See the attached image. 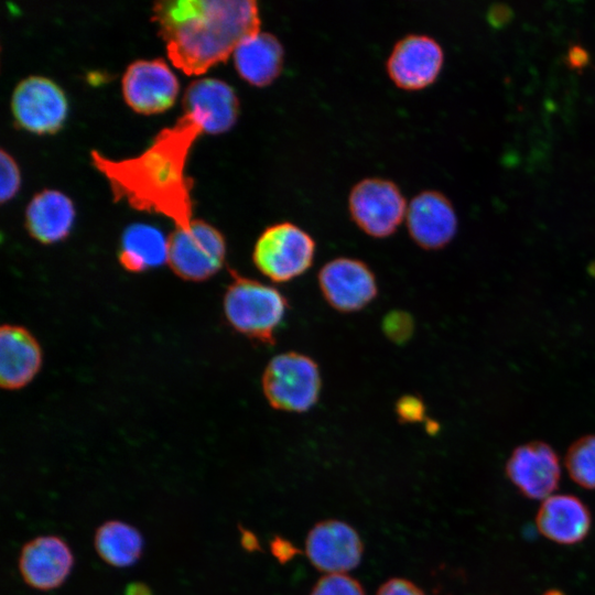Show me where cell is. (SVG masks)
I'll list each match as a JSON object with an SVG mask.
<instances>
[{
    "mask_svg": "<svg viewBox=\"0 0 595 595\" xmlns=\"http://www.w3.org/2000/svg\"><path fill=\"white\" fill-rule=\"evenodd\" d=\"M169 239L151 225L133 224L122 234L119 261L132 272L144 271L167 261Z\"/></svg>",
    "mask_w": 595,
    "mask_h": 595,
    "instance_id": "obj_21",
    "label": "cell"
},
{
    "mask_svg": "<svg viewBox=\"0 0 595 595\" xmlns=\"http://www.w3.org/2000/svg\"><path fill=\"white\" fill-rule=\"evenodd\" d=\"M396 413L401 422H422L425 420V405L419 397L403 396L396 403Z\"/></svg>",
    "mask_w": 595,
    "mask_h": 595,
    "instance_id": "obj_27",
    "label": "cell"
},
{
    "mask_svg": "<svg viewBox=\"0 0 595 595\" xmlns=\"http://www.w3.org/2000/svg\"><path fill=\"white\" fill-rule=\"evenodd\" d=\"M317 284L326 303L340 313H355L368 306L378 294L377 279L361 260L338 257L318 271Z\"/></svg>",
    "mask_w": 595,
    "mask_h": 595,
    "instance_id": "obj_9",
    "label": "cell"
},
{
    "mask_svg": "<svg viewBox=\"0 0 595 595\" xmlns=\"http://www.w3.org/2000/svg\"><path fill=\"white\" fill-rule=\"evenodd\" d=\"M413 320L404 312H392L383 321L386 335L393 342L407 340L413 332Z\"/></svg>",
    "mask_w": 595,
    "mask_h": 595,
    "instance_id": "obj_26",
    "label": "cell"
},
{
    "mask_svg": "<svg viewBox=\"0 0 595 595\" xmlns=\"http://www.w3.org/2000/svg\"><path fill=\"white\" fill-rule=\"evenodd\" d=\"M261 388L271 408L289 413L307 412L320 399L321 370L312 357L285 351L269 360L261 377Z\"/></svg>",
    "mask_w": 595,
    "mask_h": 595,
    "instance_id": "obj_4",
    "label": "cell"
},
{
    "mask_svg": "<svg viewBox=\"0 0 595 595\" xmlns=\"http://www.w3.org/2000/svg\"><path fill=\"white\" fill-rule=\"evenodd\" d=\"M542 595H565V593L558 588L547 589Z\"/></svg>",
    "mask_w": 595,
    "mask_h": 595,
    "instance_id": "obj_34",
    "label": "cell"
},
{
    "mask_svg": "<svg viewBox=\"0 0 595 595\" xmlns=\"http://www.w3.org/2000/svg\"><path fill=\"white\" fill-rule=\"evenodd\" d=\"M226 242L220 231L204 220H193L188 228H176L169 238L167 262L188 281H202L220 270Z\"/></svg>",
    "mask_w": 595,
    "mask_h": 595,
    "instance_id": "obj_6",
    "label": "cell"
},
{
    "mask_svg": "<svg viewBox=\"0 0 595 595\" xmlns=\"http://www.w3.org/2000/svg\"><path fill=\"white\" fill-rule=\"evenodd\" d=\"M204 132L184 115L161 130L139 155L111 160L91 151L94 166L109 183L113 199H125L132 208L161 214L176 228H188L193 221L192 180L185 166L196 138Z\"/></svg>",
    "mask_w": 595,
    "mask_h": 595,
    "instance_id": "obj_1",
    "label": "cell"
},
{
    "mask_svg": "<svg viewBox=\"0 0 595 595\" xmlns=\"http://www.w3.org/2000/svg\"><path fill=\"white\" fill-rule=\"evenodd\" d=\"M232 56L237 73L244 80L264 87L280 75L284 52L273 34L258 31L244 39Z\"/></svg>",
    "mask_w": 595,
    "mask_h": 595,
    "instance_id": "obj_19",
    "label": "cell"
},
{
    "mask_svg": "<svg viewBox=\"0 0 595 595\" xmlns=\"http://www.w3.org/2000/svg\"><path fill=\"white\" fill-rule=\"evenodd\" d=\"M123 595H153V593L143 582H131L126 586Z\"/></svg>",
    "mask_w": 595,
    "mask_h": 595,
    "instance_id": "obj_33",
    "label": "cell"
},
{
    "mask_svg": "<svg viewBox=\"0 0 595 595\" xmlns=\"http://www.w3.org/2000/svg\"><path fill=\"white\" fill-rule=\"evenodd\" d=\"M42 351L32 334L21 326L3 325L0 331V383L20 389L40 370Z\"/></svg>",
    "mask_w": 595,
    "mask_h": 595,
    "instance_id": "obj_18",
    "label": "cell"
},
{
    "mask_svg": "<svg viewBox=\"0 0 595 595\" xmlns=\"http://www.w3.org/2000/svg\"><path fill=\"white\" fill-rule=\"evenodd\" d=\"M405 221L412 240L425 250L446 247L454 239L458 226L451 201L432 190L423 191L411 199Z\"/></svg>",
    "mask_w": 595,
    "mask_h": 595,
    "instance_id": "obj_14",
    "label": "cell"
},
{
    "mask_svg": "<svg viewBox=\"0 0 595 595\" xmlns=\"http://www.w3.org/2000/svg\"><path fill=\"white\" fill-rule=\"evenodd\" d=\"M305 554L311 564L325 574L347 573L361 562L364 542L349 523L325 519L310 529Z\"/></svg>",
    "mask_w": 595,
    "mask_h": 595,
    "instance_id": "obj_11",
    "label": "cell"
},
{
    "mask_svg": "<svg viewBox=\"0 0 595 595\" xmlns=\"http://www.w3.org/2000/svg\"><path fill=\"white\" fill-rule=\"evenodd\" d=\"M310 595H366V593L357 578L347 573H334L321 576Z\"/></svg>",
    "mask_w": 595,
    "mask_h": 595,
    "instance_id": "obj_24",
    "label": "cell"
},
{
    "mask_svg": "<svg viewBox=\"0 0 595 595\" xmlns=\"http://www.w3.org/2000/svg\"><path fill=\"white\" fill-rule=\"evenodd\" d=\"M270 551L282 564L291 561L300 553V550L290 540L279 536H275L270 541Z\"/></svg>",
    "mask_w": 595,
    "mask_h": 595,
    "instance_id": "obj_29",
    "label": "cell"
},
{
    "mask_svg": "<svg viewBox=\"0 0 595 595\" xmlns=\"http://www.w3.org/2000/svg\"><path fill=\"white\" fill-rule=\"evenodd\" d=\"M184 115L193 118L204 132L217 134L228 131L239 113L238 97L227 83L216 78L192 82L184 94Z\"/></svg>",
    "mask_w": 595,
    "mask_h": 595,
    "instance_id": "obj_16",
    "label": "cell"
},
{
    "mask_svg": "<svg viewBox=\"0 0 595 595\" xmlns=\"http://www.w3.org/2000/svg\"><path fill=\"white\" fill-rule=\"evenodd\" d=\"M315 241L312 236L290 221L275 223L258 237L252 261L270 281L284 283L305 273L313 264Z\"/></svg>",
    "mask_w": 595,
    "mask_h": 595,
    "instance_id": "obj_5",
    "label": "cell"
},
{
    "mask_svg": "<svg viewBox=\"0 0 595 595\" xmlns=\"http://www.w3.org/2000/svg\"><path fill=\"white\" fill-rule=\"evenodd\" d=\"M121 84L125 101L142 115L160 113L171 108L180 89L176 76L161 58L131 63Z\"/></svg>",
    "mask_w": 595,
    "mask_h": 595,
    "instance_id": "obj_12",
    "label": "cell"
},
{
    "mask_svg": "<svg viewBox=\"0 0 595 595\" xmlns=\"http://www.w3.org/2000/svg\"><path fill=\"white\" fill-rule=\"evenodd\" d=\"M240 543L242 548L248 552H255L261 550L260 543L256 534L249 529L240 527Z\"/></svg>",
    "mask_w": 595,
    "mask_h": 595,
    "instance_id": "obj_32",
    "label": "cell"
},
{
    "mask_svg": "<svg viewBox=\"0 0 595 595\" xmlns=\"http://www.w3.org/2000/svg\"><path fill=\"white\" fill-rule=\"evenodd\" d=\"M152 21L173 65L199 75L224 62L247 36L260 31L252 0H173L156 2Z\"/></svg>",
    "mask_w": 595,
    "mask_h": 595,
    "instance_id": "obj_2",
    "label": "cell"
},
{
    "mask_svg": "<svg viewBox=\"0 0 595 595\" xmlns=\"http://www.w3.org/2000/svg\"><path fill=\"white\" fill-rule=\"evenodd\" d=\"M74 565V555L64 539L40 536L22 547L18 567L24 583L37 591L60 587Z\"/></svg>",
    "mask_w": 595,
    "mask_h": 595,
    "instance_id": "obj_15",
    "label": "cell"
},
{
    "mask_svg": "<svg viewBox=\"0 0 595 595\" xmlns=\"http://www.w3.org/2000/svg\"><path fill=\"white\" fill-rule=\"evenodd\" d=\"M505 473L522 496L544 500L559 487L561 463L550 444L530 441L513 448L506 462Z\"/></svg>",
    "mask_w": 595,
    "mask_h": 595,
    "instance_id": "obj_10",
    "label": "cell"
},
{
    "mask_svg": "<svg viewBox=\"0 0 595 595\" xmlns=\"http://www.w3.org/2000/svg\"><path fill=\"white\" fill-rule=\"evenodd\" d=\"M68 104L62 88L42 76L22 79L13 90L11 111L17 125L32 133L57 132L67 117Z\"/></svg>",
    "mask_w": 595,
    "mask_h": 595,
    "instance_id": "obj_8",
    "label": "cell"
},
{
    "mask_svg": "<svg viewBox=\"0 0 595 595\" xmlns=\"http://www.w3.org/2000/svg\"><path fill=\"white\" fill-rule=\"evenodd\" d=\"M223 307L236 332L260 344L274 345L289 303L279 289L232 272Z\"/></svg>",
    "mask_w": 595,
    "mask_h": 595,
    "instance_id": "obj_3",
    "label": "cell"
},
{
    "mask_svg": "<svg viewBox=\"0 0 595 595\" xmlns=\"http://www.w3.org/2000/svg\"><path fill=\"white\" fill-rule=\"evenodd\" d=\"M564 463L570 478L576 485L595 490V434L575 440L566 451Z\"/></svg>",
    "mask_w": 595,
    "mask_h": 595,
    "instance_id": "obj_23",
    "label": "cell"
},
{
    "mask_svg": "<svg viewBox=\"0 0 595 595\" xmlns=\"http://www.w3.org/2000/svg\"><path fill=\"white\" fill-rule=\"evenodd\" d=\"M407 202L391 181L367 177L351 188L348 210L353 221L374 238L391 236L407 215Z\"/></svg>",
    "mask_w": 595,
    "mask_h": 595,
    "instance_id": "obj_7",
    "label": "cell"
},
{
    "mask_svg": "<svg viewBox=\"0 0 595 595\" xmlns=\"http://www.w3.org/2000/svg\"><path fill=\"white\" fill-rule=\"evenodd\" d=\"M536 526L552 542L573 545L582 542L592 528V515L586 504L570 494L552 495L540 505Z\"/></svg>",
    "mask_w": 595,
    "mask_h": 595,
    "instance_id": "obj_17",
    "label": "cell"
},
{
    "mask_svg": "<svg viewBox=\"0 0 595 595\" xmlns=\"http://www.w3.org/2000/svg\"><path fill=\"white\" fill-rule=\"evenodd\" d=\"M0 198L1 203H6L7 201L11 199L19 191L21 175L19 166L15 163L14 159L3 149L0 152Z\"/></svg>",
    "mask_w": 595,
    "mask_h": 595,
    "instance_id": "obj_25",
    "label": "cell"
},
{
    "mask_svg": "<svg viewBox=\"0 0 595 595\" xmlns=\"http://www.w3.org/2000/svg\"><path fill=\"white\" fill-rule=\"evenodd\" d=\"M511 18V9L502 3L493 4L487 12V20L495 28L505 26Z\"/></svg>",
    "mask_w": 595,
    "mask_h": 595,
    "instance_id": "obj_30",
    "label": "cell"
},
{
    "mask_svg": "<svg viewBox=\"0 0 595 595\" xmlns=\"http://www.w3.org/2000/svg\"><path fill=\"white\" fill-rule=\"evenodd\" d=\"M74 219L73 202L55 190H44L35 194L25 210L26 229L42 244H53L66 238Z\"/></svg>",
    "mask_w": 595,
    "mask_h": 595,
    "instance_id": "obj_20",
    "label": "cell"
},
{
    "mask_svg": "<svg viewBox=\"0 0 595 595\" xmlns=\"http://www.w3.org/2000/svg\"><path fill=\"white\" fill-rule=\"evenodd\" d=\"M94 545L104 562L115 567H127L141 558L143 538L136 527L120 520H108L96 529Z\"/></svg>",
    "mask_w": 595,
    "mask_h": 595,
    "instance_id": "obj_22",
    "label": "cell"
},
{
    "mask_svg": "<svg viewBox=\"0 0 595 595\" xmlns=\"http://www.w3.org/2000/svg\"><path fill=\"white\" fill-rule=\"evenodd\" d=\"M444 63V53L433 37L411 34L398 41L388 60L391 82L404 90H420L432 85Z\"/></svg>",
    "mask_w": 595,
    "mask_h": 595,
    "instance_id": "obj_13",
    "label": "cell"
},
{
    "mask_svg": "<svg viewBox=\"0 0 595 595\" xmlns=\"http://www.w3.org/2000/svg\"><path fill=\"white\" fill-rule=\"evenodd\" d=\"M566 63L573 69H581L587 65L589 55L587 51L581 45H572L566 53Z\"/></svg>",
    "mask_w": 595,
    "mask_h": 595,
    "instance_id": "obj_31",
    "label": "cell"
},
{
    "mask_svg": "<svg viewBox=\"0 0 595 595\" xmlns=\"http://www.w3.org/2000/svg\"><path fill=\"white\" fill-rule=\"evenodd\" d=\"M377 595H426L415 583L403 577H391L380 585Z\"/></svg>",
    "mask_w": 595,
    "mask_h": 595,
    "instance_id": "obj_28",
    "label": "cell"
}]
</instances>
